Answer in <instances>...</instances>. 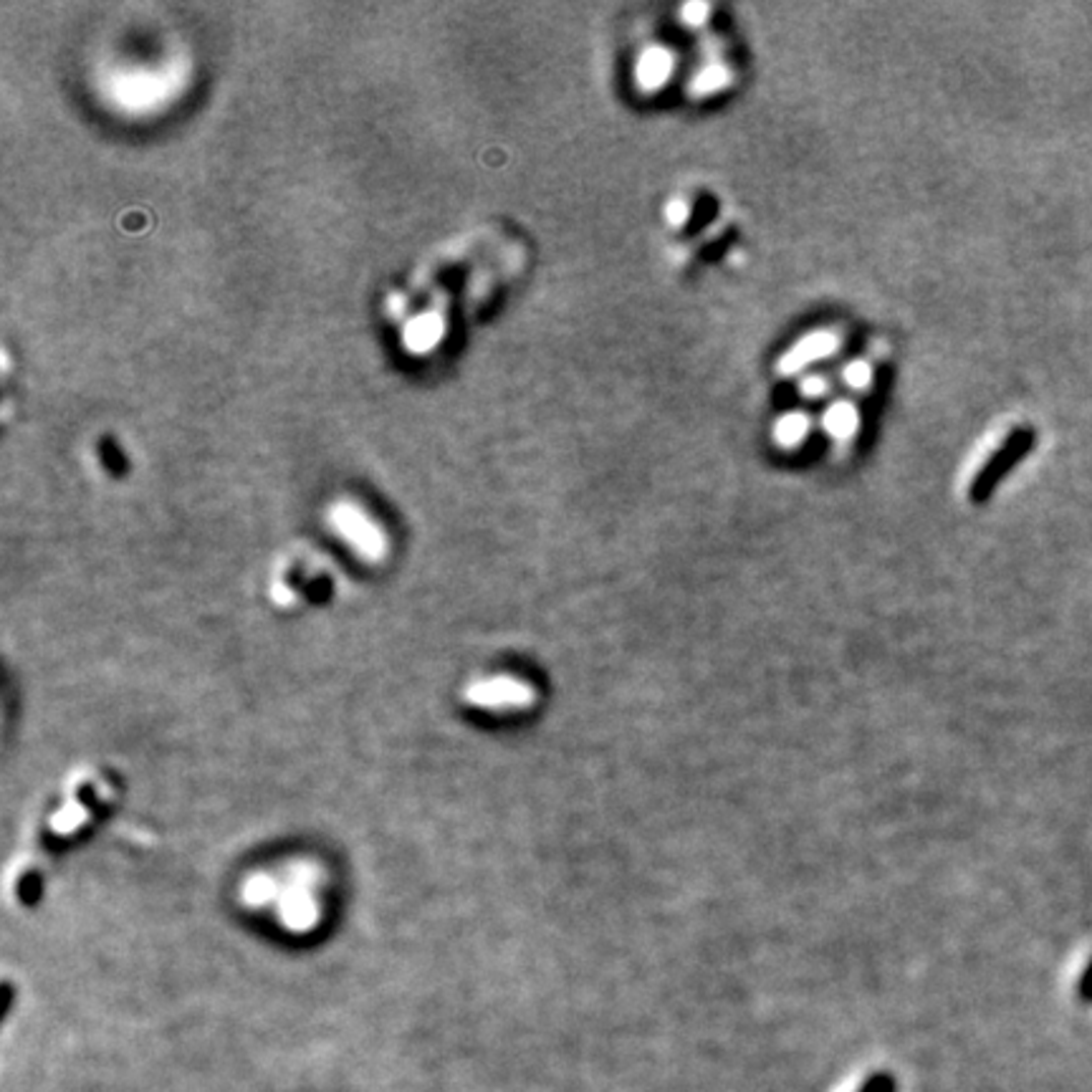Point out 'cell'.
<instances>
[{
    "mask_svg": "<svg viewBox=\"0 0 1092 1092\" xmlns=\"http://www.w3.org/2000/svg\"><path fill=\"white\" fill-rule=\"evenodd\" d=\"M117 796L112 779L97 766H79L71 771L61 789V801L49 817V827L61 840H74L84 835L102 812Z\"/></svg>",
    "mask_w": 1092,
    "mask_h": 1092,
    "instance_id": "obj_2",
    "label": "cell"
},
{
    "mask_svg": "<svg viewBox=\"0 0 1092 1092\" xmlns=\"http://www.w3.org/2000/svg\"><path fill=\"white\" fill-rule=\"evenodd\" d=\"M463 706L480 713H509L529 706L531 691L514 676H478L460 688Z\"/></svg>",
    "mask_w": 1092,
    "mask_h": 1092,
    "instance_id": "obj_4",
    "label": "cell"
},
{
    "mask_svg": "<svg viewBox=\"0 0 1092 1092\" xmlns=\"http://www.w3.org/2000/svg\"><path fill=\"white\" fill-rule=\"evenodd\" d=\"M857 428V415L852 410V405L847 402H837L827 412V431L837 438H847Z\"/></svg>",
    "mask_w": 1092,
    "mask_h": 1092,
    "instance_id": "obj_9",
    "label": "cell"
},
{
    "mask_svg": "<svg viewBox=\"0 0 1092 1092\" xmlns=\"http://www.w3.org/2000/svg\"><path fill=\"white\" fill-rule=\"evenodd\" d=\"M686 205L681 203V200H676V203H670V208H667V218H670L676 226H681L683 220H686Z\"/></svg>",
    "mask_w": 1092,
    "mask_h": 1092,
    "instance_id": "obj_14",
    "label": "cell"
},
{
    "mask_svg": "<svg viewBox=\"0 0 1092 1092\" xmlns=\"http://www.w3.org/2000/svg\"><path fill=\"white\" fill-rule=\"evenodd\" d=\"M329 526L346 549L362 562H382L387 554V536L357 504H334L329 509Z\"/></svg>",
    "mask_w": 1092,
    "mask_h": 1092,
    "instance_id": "obj_3",
    "label": "cell"
},
{
    "mask_svg": "<svg viewBox=\"0 0 1092 1092\" xmlns=\"http://www.w3.org/2000/svg\"><path fill=\"white\" fill-rule=\"evenodd\" d=\"M46 883V865L44 860L30 855H18V860L10 865L8 878H5V890L8 898L15 905H34L44 893Z\"/></svg>",
    "mask_w": 1092,
    "mask_h": 1092,
    "instance_id": "obj_6",
    "label": "cell"
},
{
    "mask_svg": "<svg viewBox=\"0 0 1092 1092\" xmlns=\"http://www.w3.org/2000/svg\"><path fill=\"white\" fill-rule=\"evenodd\" d=\"M327 873L317 860L294 857L248 873L238 898L248 913H263L288 936H309L327 915Z\"/></svg>",
    "mask_w": 1092,
    "mask_h": 1092,
    "instance_id": "obj_1",
    "label": "cell"
},
{
    "mask_svg": "<svg viewBox=\"0 0 1092 1092\" xmlns=\"http://www.w3.org/2000/svg\"><path fill=\"white\" fill-rule=\"evenodd\" d=\"M837 346V339L827 331H817V334L805 336L799 344L791 351H786V357L781 360V370H799V367L810 365V362L820 360V357L832 355Z\"/></svg>",
    "mask_w": 1092,
    "mask_h": 1092,
    "instance_id": "obj_7",
    "label": "cell"
},
{
    "mask_svg": "<svg viewBox=\"0 0 1092 1092\" xmlns=\"http://www.w3.org/2000/svg\"><path fill=\"white\" fill-rule=\"evenodd\" d=\"M1034 445H1037V431H1034V428H1029V426L1014 428V431L1009 433L1002 443H999V448L993 450L986 460H983L979 473H976L974 480H971V489H969L971 499L974 501L986 499V496L997 489L999 480H1002L1009 470L1017 468L1019 460H1024L1029 453H1032Z\"/></svg>",
    "mask_w": 1092,
    "mask_h": 1092,
    "instance_id": "obj_5",
    "label": "cell"
},
{
    "mask_svg": "<svg viewBox=\"0 0 1092 1092\" xmlns=\"http://www.w3.org/2000/svg\"><path fill=\"white\" fill-rule=\"evenodd\" d=\"M726 81H728L726 71L718 69V66H711V69H706L696 79V91H701V94H711V91L721 89V86L726 84Z\"/></svg>",
    "mask_w": 1092,
    "mask_h": 1092,
    "instance_id": "obj_11",
    "label": "cell"
},
{
    "mask_svg": "<svg viewBox=\"0 0 1092 1092\" xmlns=\"http://www.w3.org/2000/svg\"><path fill=\"white\" fill-rule=\"evenodd\" d=\"M845 377L852 387H862L871 382V367H868L865 362H855V365H850V370L845 372Z\"/></svg>",
    "mask_w": 1092,
    "mask_h": 1092,
    "instance_id": "obj_13",
    "label": "cell"
},
{
    "mask_svg": "<svg viewBox=\"0 0 1092 1092\" xmlns=\"http://www.w3.org/2000/svg\"><path fill=\"white\" fill-rule=\"evenodd\" d=\"M774 436L781 445H796L801 438L807 436V421L801 415L781 417V421L776 423Z\"/></svg>",
    "mask_w": 1092,
    "mask_h": 1092,
    "instance_id": "obj_10",
    "label": "cell"
},
{
    "mask_svg": "<svg viewBox=\"0 0 1092 1092\" xmlns=\"http://www.w3.org/2000/svg\"><path fill=\"white\" fill-rule=\"evenodd\" d=\"M857 1092H898V1083H895V1078L890 1073H875L873 1078H868L865 1083L860 1085Z\"/></svg>",
    "mask_w": 1092,
    "mask_h": 1092,
    "instance_id": "obj_12",
    "label": "cell"
},
{
    "mask_svg": "<svg viewBox=\"0 0 1092 1092\" xmlns=\"http://www.w3.org/2000/svg\"><path fill=\"white\" fill-rule=\"evenodd\" d=\"M670 69H672L670 54H665L662 49H650L638 64L640 84L650 86V89H653V86H660L662 81L670 76Z\"/></svg>",
    "mask_w": 1092,
    "mask_h": 1092,
    "instance_id": "obj_8",
    "label": "cell"
}]
</instances>
